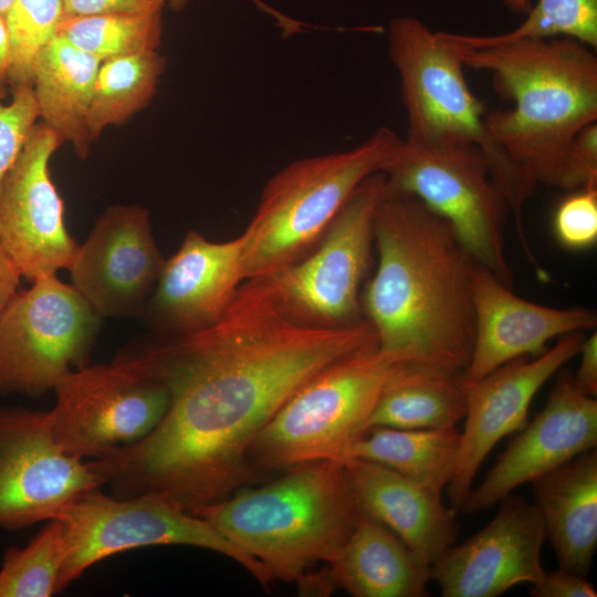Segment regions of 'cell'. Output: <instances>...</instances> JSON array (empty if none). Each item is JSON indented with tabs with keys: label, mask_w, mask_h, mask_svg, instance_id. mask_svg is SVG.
<instances>
[{
	"label": "cell",
	"mask_w": 597,
	"mask_h": 597,
	"mask_svg": "<svg viewBox=\"0 0 597 597\" xmlns=\"http://www.w3.org/2000/svg\"><path fill=\"white\" fill-rule=\"evenodd\" d=\"M377 343L366 321L322 327L296 318L266 276L239 285L224 314L185 335L128 345L169 394L146 437L88 460L116 498L154 495L193 513L258 474L248 453L263 428L311 378Z\"/></svg>",
	"instance_id": "6da1fadb"
},
{
	"label": "cell",
	"mask_w": 597,
	"mask_h": 597,
	"mask_svg": "<svg viewBox=\"0 0 597 597\" xmlns=\"http://www.w3.org/2000/svg\"><path fill=\"white\" fill-rule=\"evenodd\" d=\"M377 268L360 295L378 346L407 362L463 371L474 342V260L453 227L386 186L374 219Z\"/></svg>",
	"instance_id": "7a4b0ae2"
},
{
	"label": "cell",
	"mask_w": 597,
	"mask_h": 597,
	"mask_svg": "<svg viewBox=\"0 0 597 597\" xmlns=\"http://www.w3.org/2000/svg\"><path fill=\"white\" fill-rule=\"evenodd\" d=\"M444 33L464 66L489 71L496 93L514 104L485 114L494 147L531 191L561 188L572 140L597 122L595 49L566 36L470 45Z\"/></svg>",
	"instance_id": "3957f363"
},
{
	"label": "cell",
	"mask_w": 597,
	"mask_h": 597,
	"mask_svg": "<svg viewBox=\"0 0 597 597\" xmlns=\"http://www.w3.org/2000/svg\"><path fill=\"white\" fill-rule=\"evenodd\" d=\"M192 514L262 563L274 582L300 584L313 566L339 556L363 511L343 463L326 459Z\"/></svg>",
	"instance_id": "277c9868"
},
{
	"label": "cell",
	"mask_w": 597,
	"mask_h": 597,
	"mask_svg": "<svg viewBox=\"0 0 597 597\" xmlns=\"http://www.w3.org/2000/svg\"><path fill=\"white\" fill-rule=\"evenodd\" d=\"M402 142L380 127L349 150L297 159L275 172L243 232L242 279L271 275L308 254L358 185L384 172Z\"/></svg>",
	"instance_id": "5b68a950"
},
{
	"label": "cell",
	"mask_w": 597,
	"mask_h": 597,
	"mask_svg": "<svg viewBox=\"0 0 597 597\" xmlns=\"http://www.w3.org/2000/svg\"><path fill=\"white\" fill-rule=\"evenodd\" d=\"M388 52L400 78L407 114L406 142L422 146L478 147L515 217L531 193L492 144L484 124L486 111L471 91L464 64L444 31H432L412 15L394 18Z\"/></svg>",
	"instance_id": "8992f818"
},
{
	"label": "cell",
	"mask_w": 597,
	"mask_h": 597,
	"mask_svg": "<svg viewBox=\"0 0 597 597\" xmlns=\"http://www.w3.org/2000/svg\"><path fill=\"white\" fill-rule=\"evenodd\" d=\"M405 362L375 343L324 368L259 433L248 453L251 469L259 475L337 460L367 432L384 387Z\"/></svg>",
	"instance_id": "52a82bcc"
},
{
	"label": "cell",
	"mask_w": 597,
	"mask_h": 597,
	"mask_svg": "<svg viewBox=\"0 0 597 597\" xmlns=\"http://www.w3.org/2000/svg\"><path fill=\"white\" fill-rule=\"evenodd\" d=\"M51 519L63 523L66 536L60 591L97 562L124 551L153 545L209 549L239 563L264 588L274 582L262 563L231 543L206 520L158 496L116 498L95 488L60 506Z\"/></svg>",
	"instance_id": "ba28073f"
},
{
	"label": "cell",
	"mask_w": 597,
	"mask_h": 597,
	"mask_svg": "<svg viewBox=\"0 0 597 597\" xmlns=\"http://www.w3.org/2000/svg\"><path fill=\"white\" fill-rule=\"evenodd\" d=\"M384 172L389 188L416 196L443 217L473 260L513 287L504 250L511 210L478 147L422 146L404 139Z\"/></svg>",
	"instance_id": "9c48e42d"
},
{
	"label": "cell",
	"mask_w": 597,
	"mask_h": 597,
	"mask_svg": "<svg viewBox=\"0 0 597 597\" xmlns=\"http://www.w3.org/2000/svg\"><path fill=\"white\" fill-rule=\"evenodd\" d=\"M103 318L56 274L18 291L0 316V396L39 397L88 365Z\"/></svg>",
	"instance_id": "30bf717a"
},
{
	"label": "cell",
	"mask_w": 597,
	"mask_h": 597,
	"mask_svg": "<svg viewBox=\"0 0 597 597\" xmlns=\"http://www.w3.org/2000/svg\"><path fill=\"white\" fill-rule=\"evenodd\" d=\"M53 390L54 439L63 451L83 460L139 441L169 405L165 386L127 348L111 363L72 369Z\"/></svg>",
	"instance_id": "8fae6325"
},
{
	"label": "cell",
	"mask_w": 597,
	"mask_h": 597,
	"mask_svg": "<svg viewBox=\"0 0 597 597\" xmlns=\"http://www.w3.org/2000/svg\"><path fill=\"white\" fill-rule=\"evenodd\" d=\"M386 186L385 172L364 179L316 247L268 275L296 318L322 327L350 326L364 320L360 289L373 262L375 212Z\"/></svg>",
	"instance_id": "7c38bea8"
},
{
	"label": "cell",
	"mask_w": 597,
	"mask_h": 597,
	"mask_svg": "<svg viewBox=\"0 0 597 597\" xmlns=\"http://www.w3.org/2000/svg\"><path fill=\"white\" fill-rule=\"evenodd\" d=\"M101 486L88 462L55 441L50 410L0 407V528L46 522L63 504Z\"/></svg>",
	"instance_id": "4fadbf2b"
},
{
	"label": "cell",
	"mask_w": 597,
	"mask_h": 597,
	"mask_svg": "<svg viewBox=\"0 0 597 597\" xmlns=\"http://www.w3.org/2000/svg\"><path fill=\"white\" fill-rule=\"evenodd\" d=\"M62 143L45 123L35 124L0 187V245L31 283L69 270L80 245L65 228L50 175Z\"/></svg>",
	"instance_id": "5bb4252c"
},
{
	"label": "cell",
	"mask_w": 597,
	"mask_h": 597,
	"mask_svg": "<svg viewBox=\"0 0 597 597\" xmlns=\"http://www.w3.org/2000/svg\"><path fill=\"white\" fill-rule=\"evenodd\" d=\"M166 259L147 209L114 206L97 219L69 269L75 290L105 317H140Z\"/></svg>",
	"instance_id": "9a60e30c"
},
{
	"label": "cell",
	"mask_w": 597,
	"mask_h": 597,
	"mask_svg": "<svg viewBox=\"0 0 597 597\" xmlns=\"http://www.w3.org/2000/svg\"><path fill=\"white\" fill-rule=\"evenodd\" d=\"M585 332L559 337L535 359L522 356L467 381L465 423L461 432L458 465L448 485L451 507L460 511L485 457L505 436L521 430L540 388L568 360L578 355Z\"/></svg>",
	"instance_id": "2e32d148"
},
{
	"label": "cell",
	"mask_w": 597,
	"mask_h": 597,
	"mask_svg": "<svg viewBox=\"0 0 597 597\" xmlns=\"http://www.w3.org/2000/svg\"><path fill=\"white\" fill-rule=\"evenodd\" d=\"M489 524L431 566L443 597H496L540 582L545 527L536 505L521 496L503 499Z\"/></svg>",
	"instance_id": "e0dca14e"
},
{
	"label": "cell",
	"mask_w": 597,
	"mask_h": 597,
	"mask_svg": "<svg viewBox=\"0 0 597 597\" xmlns=\"http://www.w3.org/2000/svg\"><path fill=\"white\" fill-rule=\"evenodd\" d=\"M597 446V400L583 392L573 374L558 376L543 410L524 426L460 511L472 514L494 506L517 486Z\"/></svg>",
	"instance_id": "ac0fdd59"
},
{
	"label": "cell",
	"mask_w": 597,
	"mask_h": 597,
	"mask_svg": "<svg viewBox=\"0 0 597 597\" xmlns=\"http://www.w3.org/2000/svg\"><path fill=\"white\" fill-rule=\"evenodd\" d=\"M244 234L213 242L189 230L166 259L142 318L154 335L178 336L214 324L239 285Z\"/></svg>",
	"instance_id": "d6986e66"
},
{
	"label": "cell",
	"mask_w": 597,
	"mask_h": 597,
	"mask_svg": "<svg viewBox=\"0 0 597 597\" xmlns=\"http://www.w3.org/2000/svg\"><path fill=\"white\" fill-rule=\"evenodd\" d=\"M474 342L463 379L474 381L522 356L540 355L555 337L596 327L591 308H554L526 301L474 262L471 277Z\"/></svg>",
	"instance_id": "ffe728a7"
},
{
	"label": "cell",
	"mask_w": 597,
	"mask_h": 597,
	"mask_svg": "<svg viewBox=\"0 0 597 597\" xmlns=\"http://www.w3.org/2000/svg\"><path fill=\"white\" fill-rule=\"evenodd\" d=\"M363 513L384 524L421 559L433 565L457 538L455 511L441 494L380 463L341 460Z\"/></svg>",
	"instance_id": "44dd1931"
},
{
	"label": "cell",
	"mask_w": 597,
	"mask_h": 597,
	"mask_svg": "<svg viewBox=\"0 0 597 597\" xmlns=\"http://www.w3.org/2000/svg\"><path fill=\"white\" fill-rule=\"evenodd\" d=\"M431 565L380 522L363 513L339 556L300 585L328 595L336 588L354 597H426Z\"/></svg>",
	"instance_id": "7402d4cb"
},
{
	"label": "cell",
	"mask_w": 597,
	"mask_h": 597,
	"mask_svg": "<svg viewBox=\"0 0 597 597\" xmlns=\"http://www.w3.org/2000/svg\"><path fill=\"white\" fill-rule=\"evenodd\" d=\"M558 568L587 577L597 547V451L573 458L533 482Z\"/></svg>",
	"instance_id": "603a6c76"
},
{
	"label": "cell",
	"mask_w": 597,
	"mask_h": 597,
	"mask_svg": "<svg viewBox=\"0 0 597 597\" xmlns=\"http://www.w3.org/2000/svg\"><path fill=\"white\" fill-rule=\"evenodd\" d=\"M101 60L61 35L41 52L34 70L33 91L39 117L85 159L93 142L87 113Z\"/></svg>",
	"instance_id": "cb8c5ba5"
},
{
	"label": "cell",
	"mask_w": 597,
	"mask_h": 597,
	"mask_svg": "<svg viewBox=\"0 0 597 597\" xmlns=\"http://www.w3.org/2000/svg\"><path fill=\"white\" fill-rule=\"evenodd\" d=\"M465 412L467 394L461 371L405 362L384 387L368 430L373 427L452 429Z\"/></svg>",
	"instance_id": "d4e9b609"
},
{
	"label": "cell",
	"mask_w": 597,
	"mask_h": 597,
	"mask_svg": "<svg viewBox=\"0 0 597 597\" xmlns=\"http://www.w3.org/2000/svg\"><path fill=\"white\" fill-rule=\"evenodd\" d=\"M461 433L452 429L373 427L347 446L338 461L358 458L380 463L409 480L442 493L458 465Z\"/></svg>",
	"instance_id": "484cf974"
},
{
	"label": "cell",
	"mask_w": 597,
	"mask_h": 597,
	"mask_svg": "<svg viewBox=\"0 0 597 597\" xmlns=\"http://www.w3.org/2000/svg\"><path fill=\"white\" fill-rule=\"evenodd\" d=\"M165 67L166 59L157 50L102 61L87 113L92 140L108 125L123 124L146 107Z\"/></svg>",
	"instance_id": "4316f807"
},
{
	"label": "cell",
	"mask_w": 597,
	"mask_h": 597,
	"mask_svg": "<svg viewBox=\"0 0 597 597\" xmlns=\"http://www.w3.org/2000/svg\"><path fill=\"white\" fill-rule=\"evenodd\" d=\"M164 6L129 12L61 18L56 34L102 61L148 50L161 41Z\"/></svg>",
	"instance_id": "83f0119b"
},
{
	"label": "cell",
	"mask_w": 597,
	"mask_h": 597,
	"mask_svg": "<svg viewBox=\"0 0 597 597\" xmlns=\"http://www.w3.org/2000/svg\"><path fill=\"white\" fill-rule=\"evenodd\" d=\"M65 555L64 525L51 519L25 546H11L4 552L0 597H50L60 593Z\"/></svg>",
	"instance_id": "f1b7e54d"
},
{
	"label": "cell",
	"mask_w": 597,
	"mask_h": 597,
	"mask_svg": "<svg viewBox=\"0 0 597 597\" xmlns=\"http://www.w3.org/2000/svg\"><path fill=\"white\" fill-rule=\"evenodd\" d=\"M526 19L512 31L495 35L452 33L461 43L475 45L513 41L523 38L575 39L597 48V0H538Z\"/></svg>",
	"instance_id": "f546056e"
},
{
	"label": "cell",
	"mask_w": 597,
	"mask_h": 597,
	"mask_svg": "<svg viewBox=\"0 0 597 597\" xmlns=\"http://www.w3.org/2000/svg\"><path fill=\"white\" fill-rule=\"evenodd\" d=\"M62 0H13L4 15L10 41L9 85L33 86L36 61L56 35Z\"/></svg>",
	"instance_id": "4dcf8cb0"
},
{
	"label": "cell",
	"mask_w": 597,
	"mask_h": 597,
	"mask_svg": "<svg viewBox=\"0 0 597 597\" xmlns=\"http://www.w3.org/2000/svg\"><path fill=\"white\" fill-rule=\"evenodd\" d=\"M553 228L561 244L580 250L597 240V187L576 189L557 206Z\"/></svg>",
	"instance_id": "1f68e13d"
},
{
	"label": "cell",
	"mask_w": 597,
	"mask_h": 597,
	"mask_svg": "<svg viewBox=\"0 0 597 597\" xmlns=\"http://www.w3.org/2000/svg\"><path fill=\"white\" fill-rule=\"evenodd\" d=\"M39 117L33 86L12 88L9 104L0 102V187Z\"/></svg>",
	"instance_id": "d6a6232c"
},
{
	"label": "cell",
	"mask_w": 597,
	"mask_h": 597,
	"mask_svg": "<svg viewBox=\"0 0 597 597\" xmlns=\"http://www.w3.org/2000/svg\"><path fill=\"white\" fill-rule=\"evenodd\" d=\"M597 187V122L577 133L564 164L561 189Z\"/></svg>",
	"instance_id": "836d02e7"
},
{
	"label": "cell",
	"mask_w": 597,
	"mask_h": 597,
	"mask_svg": "<svg viewBox=\"0 0 597 597\" xmlns=\"http://www.w3.org/2000/svg\"><path fill=\"white\" fill-rule=\"evenodd\" d=\"M532 597H596L597 590L587 577L558 568L544 574L528 590Z\"/></svg>",
	"instance_id": "e575fe53"
},
{
	"label": "cell",
	"mask_w": 597,
	"mask_h": 597,
	"mask_svg": "<svg viewBox=\"0 0 597 597\" xmlns=\"http://www.w3.org/2000/svg\"><path fill=\"white\" fill-rule=\"evenodd\" d=\"M157 6L158 0H62V18L139 12Z\"/></svg>",
	"instance_id": "d590c367"
},
{
	"label": "cell",
	"mask_w": 597,
	"mask_h": 597,
	"mask_svg": "<svg viewBox=\"0 0 597 597\" xmlns=\"http://www.w3.org/2000/svg\"><path fill=\"white\" fill-rule=\"evenodd\" d=\"M578 355L580 363L575 375H573L576 386L586 395L597 396V334L594 332L585 336Z\"/></svg>",
	"instance_id": "8d00e7d4"
},
{
	"label": "cell",
	"mask_w": 597,
	"mask_h": 597,
	"mask_svg": "<svg viewBox=\"0 0 597 597\" xmlns=\"http://www.w3.org/2000/svg\"><path fill=\"white\" fill-rule=\"evenodd\" d=\"M21 274L0 245V316L19 291Z\"/></svg>",
	"instance_id": "74e56055"
},
{
	"label": "cell",
	"mask_w": 597,
	"mask_h": 597,
	"mask_svg": "<svg viewBox=\"0 0 597 597\" xmlns=\"http://www.w3.org/2000/svg\"><path fill=\"white\" fill-rule=\"evenodd\" d=\"M11 54L8 28L4 17L0 14V102L7 96L9 84Z\"/></svg>",
	"instance_id": "f35d334b"
},
{
	"label": "cell",
	"mask_w": 597,
	"mask_h": 597,
	"mask_svg": "<svg viewBox=\"0 0 597 597\" xmlns=\"http://www.w3.org/2000/svg\"><path fill=\"white\" fill-rule=\"evenodd\" d=\"M504 4L515 14H527L532 8L530 0H504Z\"/></svg>",
	"instance_id": "ab89813d"
},
{
	"label": "cell",
	"mask_w": 597,
	"mask_h": 597,
	"mask_svg": "<svg viewBox=\"0 0 597 597\" xmlns=\"http://www.w3.org/2000/svg\"><path fill=\"white\" fill-rule=\"evenodd\" d=\"M165 6L168 4L174 11H180L184 9L188 0H159Z\"/></svg>",
	"instance_id": "60d3db41"
},
{
	"label": "cell",
	"mask_w": 597,
	"mask_h": 597,
	"mask_svg": "<svg viewBox=\"0 0 597 597\" xmlns=\"http://www.w3.org/2000/svg\"><path fill=\"white\" fill-rule=\"evenodd\" d=\"M13 0H0V14L6 15Z\"/></svg>",
	"instance_id": "b9f144b4"
}]
</instances>
